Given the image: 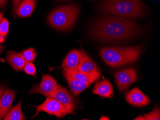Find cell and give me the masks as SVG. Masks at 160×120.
<instances>
[{"instance_id": "obj_25", "label": "cell", "mask_w": 160, "mask_h": 120, "mask_svg": "<svg viewBox=\"0 0 160 120\" xmlns=\"http://www.w3.org/2000/svg\"><path fill=\"white\" fill-rule=\"evenodd\" d=\"M4 89H5V87L3 86L0 85V98H1V97L2 94H3Z\"/></svg>"}, {"instance_id": "obj_19", "label": "cell", "mask_w": 160, "mask_h": 120, "mask_svg": "<svg viewBox=\"0 0 160 120\" xmlns=\"http://www.w3.org/2000/svg\"><path fill=\"white\" fill-rule=\"evenodd\" d=\"M22 54L26 62H32L35 60L37 53L33 48H30L23 51Z\"/></svg>"}, {"instance_id": "obj_24", "label": "cell", "mask_w": 160, "mask_h": 120, "mask_svg": "<svg viewBox=\"0 0 160 120\" xmlns=\"http://www.w3.org/2000/svg\"><path fill=\"white\" fill-rule=\"evenodd\" d=\"M7 2V0H0V8H3L5 6Z\"/></svg>"}, {"instance_id": "obj_18", "label": "cell", "mask_w": 160, "mask_h": 120, "mask_svg": "<svg viewBox=\"0 0 160 120\" xmlns=\"http://www.w3.org/2000/svg\"><path fill=\"white\" fill-rule=\"evenodd\" d=\"M22 100H21L17 105L12 108L8 113L5 115L3 118L4 120H23L25 117L22 112Z\"/></svg>"}, {"instance_id": "obj_2", "label": "cell", "mask_w": 160, "mask_h": 120, "mask_svg": "<svg viewBox=\"0 0 160 120\" xmlns=\"http://www.w3.org/2000/svg\"><path fill=\"white\" fill-rule=\"evenodd\" d=\"M102 13L136 20L145 13L141 0H106L98 7Z\"/></svg>"}, {"instance_id": "obj_30", "label": "cell", "mask_w": 160, "mask_h": 120, "mask_svg": "<svg viewBox=\"0 0 160 120\" xmlns=\"http://www.w3.org/2000/svg\"><path fill=\"white\" fill-rule=\"evenodd\" d=\"M2 19H3V15H2V13L0 12V22H1Z\"/></svg>"}, {"instance_id": "obj_7", "label": "cell", "mask_w": 160, "mask_h": 120, "mask_svg": "<svg viewBox=\"0 0 160 120\" xmlns=\"http://www.w3.org/2000/svg\"><path fill=\"white\" fill-rule=\"evenodd\" d=\"M137 79V73L134 69L122 70L117 72L115 75L116 83L121 92L128 88Z\"/></svg>"}, {"instance_id": "obj_8", "label": "cell", "mask_w": 160, "mask_h": 120, "mask_svg": "<svg viewBox=\"0 0 160 120\" xmlns=\"http://www.w3.org/2000/svg\"><path fill=\"white\" fill-rule=\"evenodd\" d=\"M86 55L83 50H72L66 55L61 67L63 70H76Z\"/></svg>"}, {"instance_id": "obj_27", "label": "cell", "mask_w": 160, "mask_h": 120, "mask_svg": "<svg viewBox=\"0 0 160 120\" xmlns=\"http://www.w3.org/2000/svg\"><path fill=\"white\" fill-rule=\"evenodd\" d=\"M4 48H5V47H4V46L0 44V54H1V53L3 51V50H4Z\"/></svg>"}, {"instance_id": "obj_20", "label": "cell", "mask_w": 160, "mask_h": 120, "mask_svg": "<svg viewBox=\"0 0 160 120\" xmlns=\"http://www.w3.org/2000/svg\"><path fill=\"white\" fill-rule=\"evenodd\" d=\"M160 109L158 107H156L151 113H144L143 117L146 120H160Z\"/></svg>"}, {"instance_id": "obj_9", "label": "cell", "mask_w": 160, "mask_h": 120, "mask_svg": "<svg viewBox=\"0 0 160 120\" xmlns=\"http://www.w3.org/2000/svg\"><path fill=\"white\" fill-rule=\"evenodd\" d=\"M50 98H55L65 106L69 111V114H74V104L73 100L69 91L60 85Z\"/></svg>"}, {"instance_id": "obj_13", "label": "cell", "mask_w": 160, "mask_h": 120, "mask_svg": "<svg viewBox=\"0 0 160 120\" xmlns=\"http://www.w3.org/2000/svg\"><path fill=\"white\" fill-rule=\"evenodd\" d=\"M92 94L103 97L110 98L113 95V86L108 79L99 81L94 86Z\"/></svg>"}, {"instance_id": "obj_28", "label": "cell", "mask_w": 160, "mask_h": 120, "mask_svg": "<svg viewBox=\"0 0 160 120\" xmlns=\"http://www.w3.org/2000/svg\"><path fill=\"white\" fill-rule=\"evenodd\" d=\"M4 41H5L4 37L2 36L0 34V43H3Z\"/></svg>"}, {"instance_id": "obj_31", "label": "cell", "mask_w": 160, "mask_h": 120, "mask_svg": "<svg viewBox=\"0 0 160 120\" xmlns=\"http://www.w3.org/2000/svg\"><path fill=\"white\" fill-rule=\"evenodd\" d=\"M57 1H64V0H57Z\"/></svg>"}, {"instance_id": "obj_4", "label": "cell", "mask_w": 160, "mask_h": 120, "mask_svg": "<svg viewBox=\"0 0 160 120\" xmlns=\"http://www.w3.org/2000/svg\"><path fill=\"white\" fill-rule=\"evenodd\" d=\"M79 12V7L76 5L61 6L50 12L48 21L49 25L55 29L67 31L74 26Z\"/></svg>"}, {"instance_id": "obj_29", "label": "cell", "mask_w": 160, "mask_h": 120, "mask_svg": "<svg viewBox=\"0 0 160 120\" xmlns=\"http://www.w3.org/2000/svg\"><path fill=\"white\" fill-rule=\"evenodd\" d=\"M100 120H109L108 118V117H105V116H103V117H101V118L100 119Z\"/></svg>"}, {"instance_id": "obj_26", "label": "cell", "mask_w": 160, "mask_h": 120, "mask_svg": "<svg viewBox=\"0 0 160 120\" xmlns=\"http://www.w3.org/2000/svg\"><path fill=\"white\" fill-rule=\"evenodd\" d=\"M135 120H144L145 119L144 118V117H142V115H140V116H138V117H137L135 119H134Z\"/></svg>"}, {"instance_id": "obj_14", "label": "cell", "mask_w": 160, "mask_h": 120, "mask_svg": "<svg viewBox=\"0 0 160 120\" xmlns=\"http://www.w3.org/2000/svg\"><path fill=\"white\" fill-rule=\"evenodd\" d=\"M36 0H23L18 5L14 12L20 17H27L32 14L35 8Z\"/></svg>"}, {"instance_id": "obj_6", "label": "cell", "mask_w": 160, "mask_h": 120, "mask_svg": "<svg viewBox=\"0 0 160 120\" xmlns=\"http://www.w3.org/2000/svg\"><path fill=\"white\" fill-rule=\"evenodd\" d=\"M58 85L55 79L52 76L47 74L42 75L41 82L39 85L34 86L29 91V95L39 94L47 97H51L56 89Z\"/></svg>"}, {"instance_id": "obj_23", "label": "cell", "mask_w": 160, "mask_h": 120, "mask_svg": "<svg viewBox=\"0 0 160 120\" xmlns=\"http://www.w3.org/2000/svg\"><path fill=\"white\" fill-rule=\"evenodd\" d=\"M23 0H13L12 1V3H13V5L14 7H17L19 4Z\"/></svg>"}, {"instance_id": "obj_11", "label": "cell", "mask_w": 160, "mask_h": 120, "mask_svg": "<svg viewBox=\"0 0 160 120\" xmlns=\"http://www.w3.org/2000/svg\"><path fill=\"white\" fill-rule=\"evenodd\" d=\"M64 75H67L69 77L72 78L74 79L80 80L82 82L88 83L90 85L92 83L97 80L100 76L99 70L92 73V74H86L78 70L77 69L72 70H63Z\"/></svg>"}, {"instance_id": "obj_12", "label": "cell", "mask_w": 160, "mask_h": 120, "mask_svg": "<svg viewBox=\"0 0 160 120\" xmlns=\"http://www.w3.org/2000/svg\"><path fill=\"white\" fill-rule=\"evenodd\" d=\"M17 91L7 89L0 98V120H2L11 108Z\"/></svg>"}, {"instance_id": "obj_5", "label": "cell", "mask_w": 160, "mask_h": 120, "mask_svg": "<svg viewBox=\"0 0 160 120\" xmlns=\"http://www.w3.org/2000/svg\"><path fill=\"white\" fill-rule=\"evenodd\" d=\"M36 113L31 118H34L41 112H44L50 115H53L57 118L63 117L66 114H69L65 106L60 102L53 98L47 97L44 103L39 105L35 106Z\"/></svg>"}, {"instance_id": "obj_17", "label": "cell", "mask_w": 160, "mask_h": 120, "mask_svg": "<svg viewBox=\"0 0 160 120\" xmlns=\"http://www.w3.org/2000/svg\"><path fill=\"white\" fill-rule=\"evenodd\" d=\"M77 70L86 74H92L99 71L98 67L87 55L83 58Z\"/></svg>"}, {"instance_id": "obj_22", "label": "cell", "mask_w": 160, "mask_h": 120, "mask_svg": "<svg viewBox=\"0 0 160 120\" xmlns=\"http://www.w3.org/2000/svg\"><path fill=\"white\" fill-rule=\"evenodd\" d=\"M24 70L27 74L35 76L36 73V68L32 62H26L24 67Z\"/></svg>"}, {"instance_id": "obj_1", "label": "cell", "mask_w": 160, "mask_h": 120, "mask_svg": "<svg viewBox=\"0 0 160 120\" xmlns=\"http://www.w3.org/2000/svg\"><path fill=\"white\" fill-rule=\"evenodd\" d=\"M141 31V27L129 20L104 16L94 23L91 32L97 40L108 42L132 38Z\"/></svg>"}, {"instance_id": "obj_10", "label": "cell", "mask_w": 160, "mask_h": 120, "mask_svg": "<svg viewBox=\"0 0 160 120\" xmlns=\"http://www.w3.org/2000/svg\"><path fill=\"white\" fill-rule=\"evenodd\" d=\"M128 103L136 107H143L151 103L150 98L138 88H134L128 91L126 95Z\"/></svg>"}, {"instance_id": "obj_15", "label": "cell", "mask_w": 160, "mask_h": 120, "mask_svg": "<svg viewBox=\"0 0 160 120\" xmlns=\"http://www.w3.org/2000/svg\"><path fill=\"white\" fill-rule=\"evenodd\" d=\"M6 59L9 64L16 71H21L26 63L22 54L14 51L8 53Z\"/></svg>"}, {"instance_id": "obj_3", "label": "cell", "mask_w": 160, "mask_h": 120, "mask_svg": "<svg viewBox=\"0 0 160 120\" xmlns=\"http://www.w3.org/2000/svg\"><path fill=\"white\" fill-rule=\"evenodd\" d=\"M142 46H134L103 47L100 48V55L108 66L113 68L121 67L135 62L141 55Z\"/></svg>"}, {"instance_id": "obj_21", "label": "cell", "mask_w": 160, "mask_h": 120, "mask_svg": "<svg viewBox=\"0 0 160 120\" xmlns=\"http://www.w3.org/2000/svg\"><path fill=\"white\" fill-rule=\"evenodd\" d=\"M9 29V22L6 19L3 18L0 22V34L5 37L8 33Z\"/></svg>"}, {"instance_id": "obj_16", "label": "cell", "mask_w": 160, "mask_h": 120, "mask_svg": "<svg viewBox=\"0 0 160 120\" xmlns=\"http://www.w3.org/2000/svg\"><path fill=\"white\" fill-rule=\"evenodd\" d=\"M64 75L68 82L72 93L74 96H78L90 86L89 84L88 83H84L80 80L74 79L67 75Z\"/></svg>"}]
</instances>
